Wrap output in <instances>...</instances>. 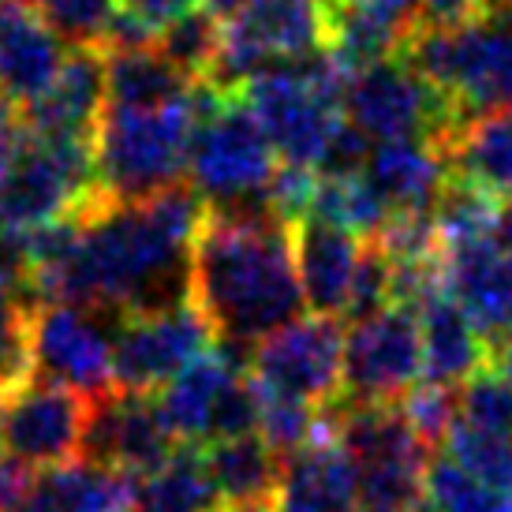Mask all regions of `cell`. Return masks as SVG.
I'll return each mask as SVG.
<instances>
[{
  "label": "cell",
  "instance_id": "cell-1",
  "mask_svg": "<svg viewBox=\"0 0 512 512\" xmlns=\"http://www.w3.org/2000/svg\"><path fill=\"white\" fill-rule=\"evenodd\" d=\"M206 202L180 184L146 202L94 206L60 225L8 236L34 303H68L113 318L191 303V258Z\"/></svg>",
  "mask_w": 512,
  "mask_h": 512
},
{
  "label": "cell",
  "instance_id": "cell-2",
  "mask_svg": "<svg viewBox=\"0 0 512 512\" xmlns=\"http://www.w3.org/2000/svg\"><path fill=\"white\" fill-rule=\"evenodd\" d=\"M191 303L217 348L251 356L273 333L299 322L307 307L296 273L292 228L270 210H210L191 258Z\"/></svg>",
  "mask_w": 512,
  "mask_h": 512
},
{
  "label": "cell",
  "instance_id": "cell-3",
  "mask_svg": "<svg viewBox=\"0 0 512 512\" xmlns=\"http://www.w3.org/2000/svg\"><path fill=\"white\" fill-rule=\"evenodd\" d=\"M199 94L165 109L105 105L94 135L98 187L109 202H146L184 184L199 128Z\"/></svg>",
  "mask_w": 512,
  "mask_h": 512
},
{
  "label": "cell",
  "instance_id": "cell-4",
  "mask_svg": "<svg viewBox=\"0 0 512 512\" xmlns=\"http://www.w3.org/2000/svg\"><path fill=\"white\" fill-rule=\"evenodd\" d=\"M281 157L266 139L243 94L202 83L199 128L191 143V187L210 210H266Z\"/></svg>",
  "mask_w": 512,
  "mask_h": 512
},
{
  "label": "cell",
  "instance_id": "cell-5",
  "mask_svg": "<svg viewBox=\"0 0 512 512\" xmlns=\"http://www.w3.org/2000/svg\"><path fill=\"white\" fill-rule=\"evenodd\" d=\"M400 57L456 105L464 124L512 105V4L490 0L483 15L449 30H419Z\"/></svg>",
  "mask_w": 512,
  "mask_h": 512
},
{
  "label": "cell",
  "instance_id": "cell-6",
  "mask_svg": "<svg viewBox=\"0 0 512 512\" xmlns=\"http://www.w3.org/2000/svg\"><path fill=\"white\" fill-rule=\"evenodd\" d=\"M344 83L348 75L318 53L303 64L262 72L240 94L285 165L318 169L344 124Z\"/></svg>",
  "mask_w": 512,
  "mask_h": 512
},
{
  "label": "cell",
  "instance_id": "cell-7",
  "mask_svg": "<svg viewBox=\"0 0 512 512\" xmlns=\"http://www.w3.org/2000/svg\"><path fill=\"white\" fill-rule=\"evenodd\" d=\"M344 120L374 146L382 143H434L445 146L464 128V116L423 72L404 57H389L348 75Z\"/></svg>",
  "mask_w": 512,
  "mask_h": 512
},
{
  "label": "cell",
  "instance_id": "cell-8",
  "mask_svg": "<svg viewBox=\"0 0 512 512\" xmlns=\"http://www.w3.org/2000/svg\"><path fill=\"white\" fill-rule=\"evenodd\" d=\"M101 199L94 143L23 139L0 187V236H23L72 221Z\"/></svg>",
  "mask_w": 512,
  "mask_h": 512
},
{
  "label": "cell",
  "instance_id": "cell-9",
  "mask_svg": "<svg viewBox=\"0 0 512 512\" xmlns=\"http://www.w3.org/2000/svg\"><path fill=\"white\" fill-rule=\"evenodd\" d=\"M318 53H326L322 4L247 0L240 12L221 23V53H217L210 86L221 94H240L262 72L303 64Z\"/></svg>",
  "mask_w": 512,
  "mask_h": 512
},
{
  "label": "cell",
  "instance_id": "cell-10",
  "mask_svg": "<svg viewBox=\"0 0 512 512\" xmlns=\"http://www.w3.org/2000/svg\"><path fill=\"white\" fill-rule=\"evenodd\" d=\"M337 434L359 471V512H408L423 498L430 445L393 408L337 404Z\"/></svg>",
  "mask_w": 512,
  "mask_h": 512
},
{
  "label": "cell",
  "instance_id": "cell-11",
  "mask_svg": "<svg viewBox=\"0 0 512 512\" xmlns=\"http://www.w3.org/2000/svg\"><path fill=\"white\" fill-rule=\"evenodd\" d=\"M165 427L180 445L210 449L217 441L258 434V393L240 359L214 348L157 393Z\"/></svg>",
  "mask_w": 512,
  "mask_h": 512
},
{
  "label": "cell",
  "instance_id": "cell-12",
  "mask_svg": "<svg viewBox=\"0 0 512 512\" xmlns=\"http://www.w3.org/2000/svg\"><path fill=\"white\" fill-rule=\"evenodd\" d=\"M423 374V329L412 307L393 303L344 333V408H393Z\"/></svg>",
  "mask_w": 512,
  "mask_h": 512
},
{
  "label": "cell",
  "instance_id": "cell-13",
  "mask_svg": "<svg viewBox=\"0 0 512 512\" xmlns=\"http://www.w3.org/2000/svg\"><path fill=\"white\" fill-rule=\"evenodd\" d=\"M247 374L255 389L285 397L318 412L341 404L344 389V329L337 318H299L251 352Z\"/></svg>",
  "mask_w": 512,
  "mask_h": 512
},
{
  "label": "cell",
  "instance_id": "cell-14",
  "mask_svg": "<svg viewBox=\"0 0 512 512\" xmlns=\"http://www.w3.org/2000/svg\"><path fill=\"white\" fill-rule=\"evenodd\" d=\"M217 348L210 322L195 303H180L169 311L128 314L116 322L113 341V382L120 393L157 397L191 363Z\"/></svg>",
  "mask_w": 512,
  "mask_h": 512
},
{
  "label": "cell",
  "instance_id": "cell-15",
  "mask_svg": "<svg viewBox=\"0 0 512 512\" xmlns=\"http://www.w3.org/2000/svg\"><path fill=\"white\" fill-rule=\"evenodd\" d=\"M120 322L113 314L83 311L68 303H38L34 307V378L60 389H72L90 404L109 397L113 382V341Z\"/></svg>",
  "mask_w": 512,
  "mask_h": 512
},
{
  "label": "cell",
  "instance_id": "cell-16",
  "mask_svg": "<svg viewBox=\"0 0 512 512\" xmlns=\"http://www.w3.org/2000/svg\"><path fill=\"white\" fill-rule=\"evenodd\" d=\"M90 400L60 385L30 378L19 393L4 400L0 449L8 460L30 471L60 468L83 456Z\"/></svg>",
  "mask_w": 512,
  "mask_h": 512
},
{
  "label": "cell",
  "instance_id": "cell-17",
  "mask_svg": "<svg viewBox=\"0 0 512 512\" xmlns=\"http://www.w3.org/2000/svg\"><path fill=\"white\" fill-rule=\"evenodd\" d=\"M176 449H180V441L172 438V430L165 427L157 397L113 389L109 397L90 404L83 460L105 464V468L143 483L169 464Z\"/></svg>",
  "mask_w": 512,
  "mask_h": 512
},
{
  "label": "cell",
  "instance_id": "cell-18",
  "mask_svg": "<svg viewBox=\"0 0 512 512\" xmlns=\"http://www.w3.org/2000/svg\"><path fill=\"white\" fill-rule=\"evenodd\" d=\"M441 273L449 296L464 307L490 352L512 344V243L498 232L490 240L441 251Z\"/></svg>",
  "mask_w": 512,
  "mask_h": 512
},
{
  "label": "cell",
  "instance_id": "cell-19",
  "mask_svg": "<svg viewBox=\"0 0 512 512\" xmlns=\"http://www.w3.org/2000/svg\"><path fill=\"white\" fill-rule=\"evenodd\" d=\"M277 512H359V471L337 434V408L311 445L281 460Z\"/></svg>",
  "mask_w": 512,
  "mask_h": 512
},
{
  "label": "cell",
  "instance_id": "cell-20",
  "mask_svg": "<svg viewBox=\"0 0 512 512\" xmlns=\"http://www.w3.org/2000/svg\"><path fill=\"white\" fill-rule=\"evenodd\" d=\"M64 38L27 0H0V90L23 113L64 72Z\"/></svg>",
  "mask_w": 512,
  "mask_h": 512
},
{
  "label": "cell",
  "instance_id": "cell-21",
  "mask_svg": "<svg viewBox=\"0 0 512 512\" xmlns=\"http://www.w3.org/2000/svg\"><path fill=\"white\" fill-rule=\"evenodd\" d=\"M105 113V53L72 49L49 94L23 109V131L49 143H94Z\"/></svg>",
  "mask_w": 512,
  "mask_h": 512
},
{
  "label": "cell",
  "instance_id": "cell-22",
  "mask_svg": "<svg viewBox=\"0 0 512 512\" xmlns=\"http://www.w3.org/2000/svg\"><path fill=\"white\" fill-rule=\"evenodd\" d=\"M363 247L352 232L318 221V217H303L292 225V251H296V273L303 299L318 318H337L341 322L348 314V299L356 288V273L363 262Z\"/></svg>",
  "mask_w": 512,
  "mask_h": 512
},
{
  "label": "cell",
  "instance_id": "cell-23",
  "mask_svg": "<svg viewBox=\"0 0 512 512\" xmlns=\"http://www.w3.org/2000/svg\"><path fill=\"white\" fill-rule=\"evenodd\" d=\"M135 501V479L94 460H72L60 468L30 471L12 512H135Z\"/></svg>",
  "mask_w": 512,
  "mask_h": 512
},
{
  "label": "cell",
  "instance_id": "cell-24",
  "mask_svg": "<svg viewBox=\"0 0 512 512\" xmlns=\"http://www.w3.org/2000/svg\"><path fill=\"white\" fill-rule=\"evenodd\" d=\"M419 329H423V363H427V382L438 385H464L483 374L494 363L490 344L483 341V333L471 326V318L464 314V307L449 296V288L438 285L419 307Z\"/></svg>",
  "mask_w": 512,
  "mask_h": 512
},
{
  "label": "cell",
  "instance_id": "cell-25",
  "mask_svg": "<svg viewBox=\"0 0 512 512\" xmlns=\"http://www.w3.org/2000/svg\"><path fill=\"white\" fill-rule=\"evenodd\" d=\"M363 176L393 217L434 214V202L449 180V157L434 143H382L370 150Z\"/></svg>",
  "mask_w": 512,
  "mask_h": 512
},
{
  "label": "cell",
  "instance_id": "cell-26",
  "mask_svg": "<svg viewBox=\"0 0 512 512\" xmlns=\"http://www.w3.org/2000/svg\"><path fill=\"white\" fill-rule=\"evenodd\" d=\"M195 83L157 45L105 53V105L116 109H165L195 98Z\"/></svg>",
  "mask_w": 512,
  "mask_h": 512
},
{
  "label": "cell",
  "instance_id": "cell-27",
  "mask_svg": "<svg viewBox=\"0 0 512 512\" xmlns=\"http://www.w3.org/2000/svg\"><path fill=\"white\" fill-rule=\"evenodd\" d=\"M445 157L456 180L512 206V105L468 120L445 146Z\"/></svg>",
  "mask_w": 512,
  "mask_h": 512
},
{
  "label": "cell",
  "instance_id": "cell-28",
  "mask_svg": "<svg viewBox=\"0 0 512 512\" xmlns=\"http://www.w3.org/2000/svg\"><path fill=\"white\" fill-rule=\"evenodd\" d=\"M206 460H210V475L217 483L221 505L247 512H277L281 456L258 434L217 441L206 449Z\"/></svg>",
  "mask_w": 512,
  "mask_h": 512
},
{
  "label": "cell",
  "instance_id": "cell-29",
  "mask_svg": "<svg viewBox=\"0 0 512 512\" xmlns=\"http://www.w3.org/2000/svg\"><path fill=\"white\" fill-rule=\"evenodd\" d=\"M221 494L210 475L206 449L180 445L161 471L139 483L135 512H217Z\"/></svg>",
  "mask_w": 512,
  "mask_h": 512
},
{
  "label": "cell",
  "instance_id": "cell-30",
  "mask_svg": "<svg viewBox=\"0 0 512 512\" xmlns=\"http://www.w3.org/2000/svg\"><path fill=\"white\" fill-rule=\"evenodd\" d=\"M505 210L509 206H501L486 191L456 180L453 172H449V180H445L438 202H434V228H438L441 251H453V247H464V243H479L498 236Z\"/></svg>",
  "mask_w": 512,
  "mask_h": 512
},
{
  "label": "cell",
  "instance_id": "cell-31",
  "mask_svg": "<svg viewBox=\"0 0 512 512\" xmlns=\"http://www.w3.org/2000/svg\"><path fill=\"white\" fill-rule=\"evenodd\" d=\"M34 296L0 277V397L8 400L34 378Z\"/></svg>",
  "mask_w": 512,
  "mask_h": 512
},
{
  "label": "cell",
  "instance_id": "cell-32",
  "mask_svg": "<svg viewBox=\"0 0 512 512\" xmlns=\"http://www.w3.org/2000/svg\"><path fill=\"white\" fill-rule=\"evenodd\" d=\"M423 498L434 512H512V490L471 475L445 453H430Z\"/></svg>",
  "mask_w": 512,
  "mask_h": 512
},
{
  "label": "cell",
  "instance_id": "cell-33",
  "mask_svg": "<svg viewBox=\"0 0 512 512\" xmlns=\"http://www.w3.org/2000/svg\"><path fill=\"white\" fill-rule=\"evenodd\" d=\"M438 453H445L453 464L479 475L486 483L512 490V438L494 434V430L471 427L464 419H456L453 430L441 438Z\"/></svg>",
  "mask_w": 512,
  "mask_h": 512
},
{
  "label": "cell",
  "instance_id": "cell-34",
  "mask_svg": "<svg viewBox=\"0 0 512 512\" xmlns=\"http://www.w3.org/2000/svg\"><path fill=\"white\" fill-rule=\"evenodd\" d=\"M157 49L180 68L184 75H191L195 83H210L221 53V19L210 8H199L195 15L180 19L176 27H169L157 38Z\"/></svg>",
  "mask_w": 512,
  "mask_h": 512
},
{
  "label": "cell",
  "instance_id": "cell-35",
  "mask_svg": "<svg viewBox=\"0 0 512 512\" xmlns=\"http://www.w3.org/2000/svg\"><path fill=\"white\" fill-rule=\"evenodd\" d=\"M38 12L72 49H109L120 19L116 0H49Z\"/></svg>",
  "mask_w": 512,
  "mask_h": 512
},
{
  "label": "cell",
  "instance_id": "cell-36",
  "mask_svg": "<svg viewBox=\"0 0 512 512\" xmlns=\"http://www.w3.org/2000/svg\"><path fill=\"white\" fill-rule=\"evenodd\" d=\"M460 419L471 427L494 430V434H509L512 438V382L501 378L494 367L475 374L464 389H460Z\"/></svg>",
  "mask_w": 512,
  "mask_h": 512
},
{
  "label": "cell",
  "instance_id": "cell-37",
  "mask_svg": "<svg viewBox=\"0 0 512 512\" xmlns=\"http://www.w3.org/2000/svg\"><path fill=\"white\" fill-rule=\"evenodd\" d=\"M397 408L404 412L408 427L427 441V445H434V441L441 445V438H445V434L453 430L456 419H460V389L423 378L408 397L400 400Z\"/></svg>",
  "mask_w": 512,
  "mask_h": 512
},
{
  "label": "cell",
  "instance_id": "cell-38",
  "mask_svg": "<svg viewBox=\"0 0 512 512\" xmlns=\"http://www.w3.org/2000/svg\"><path fill=\"white\" fill-rule=\"evenodd\" d=\"M116 8H120V15H128L139 27H146L150 34L161 38L180 19L199 12L202 0H116Z\"/></svg>",
  "mask_w": 512,
  "mask_h": 512
},
{
  "label": "cell",
  "instance_id": "cell-39",
  "mask_svg": "<svg viewBox=\"0 0 512 512\" xmlns=\"http://www.w3.org/2000/svg\"><path fill=\"white\" fill-rule=\"evenodd\" d=\"M490 0H423L419 30H449L486 12Z\"/></svg>",
  "mask_w": 512,
  "mask_h": 512
},
{
  "label": "cell",
  "instance_id": "cell-40",
  "mask_svg": "<svg viewBox=\"0 0 512 512\" xmlns=\"http://www.w3.org/2000/svg\"><path fill=\"white\" fill-rule=\"evenodd\" d=\"M23 131V116L15 109V101L0 90V135H19Z\"/></svg>",
  "mask_w": 512,
  "mask_h": 512
},
{
  "label": "cell",
  "instance_id": "cell-41",
  "mask_svg": "<svg viewBox=\"0 0 512 512\" xmlns=\"http://www.w3.org/2000/svg\"><path fill=\"white\" fill-rule=\"evenodd\" d=\"M23 139V131L19 135H0V187H4V176L12 169V157H15V146Z\"/></svg>",
  "mask_w": 512,
  "mask_h": 512
},
{
  "label": "cell",
  "instance_id": "cell-42",
  "mask_svg": "<svg viewBox=\"0 0 512 512\" xmlns=\"http://www.w3.org/2000/svg\"><path fill=\"white\" fill-rule=\"evenodd\" d=\"M243 4H247V0H206V8H210V12H214L221 23H225V19H232V15L240 12Z\"/></svg>",
  "mask_w": 512,
  "mask_h": 512
},
{
  "label": "cell",
  "instance_id": "cell-43",
  "mask_svg": "<svg viewBox=\"0 0 512 512\" xmlns=\"http://www.w3.org/2000/svg\"><path fill=\"white\" fill-rule=\"evenodd\" d=\"M490 367L498 370L501 378H509V382H512V344H505V348H498V352H494V363H490Z\"/></svg>",
  "mask_w": 512,
  "mask_h": 512
},
{
  "label": "cell",
  "instance_id": "cell-44",
  "mask_svg": "<svg viewBox=\"0 0 512 512\" xmlns=\"http://www.w3.org/2000/svg\"><path fill=\"white\" fill-rule=\"evenodd\" d=\"M408 512H434V509H430V501H427V498H419Z\"/></svg>",
  "mask_w": 512,
  "mask_h": 512
},
{
  "label": "cell",
  "instance_id": "cell-45",
  "mask_svg": "<svg viewBox=\"0 0 512 512\" xmlns=\"http://www.w3.org/2000/svg\"><path fill=\"white\" fill-rule=\"evenodd\" d=\"M30 8H45V4H49V0H27Z\"/></svg>",
  "mask_w": 512,
  "mask_h": 512
},
{
  "label": "cell",
  "instance_id": "cell-46",
  "mask_svg": "<svg viewBox=\"0 0 512 512\" xmlns=\"http://www.w3.org/2000/svg\"><path fill=\"white\" fill-rule=\"evenodd\" d=\"M0 419H4V404H0ZM0 453H4V449H0Z\"/></svg>",
  "mask_w": 512,
  "mask_h": 512
},
{
  "label": "cell",
  "instance_id": "cell-47",
  "mask_svg": "<svg viewBox=\"0 0 512 512\" xmlns=\"http://www.w3.org/2000/svg\"><path fill=\"white\" fill-rule=\"evenodd\" d=\"M314 4H329V0H314Z\"/></svg>",
  "mask_w": 512,
  "mask_h": 512
},
{
  "label": "cell",
  "instance_id": "cell-48",
  "mask_svg": "<svg viewBox=\"0 0 512 512\" xmlns=\"http://www.w3.org/2000/svg\"><path fill=\"white\" fill-rule=\"evenodd\" d=\"M505 4H512V0H505Z\"/></svg>",
  "mask_w": 512,
  "mask_h": 512
}]
</instances>
